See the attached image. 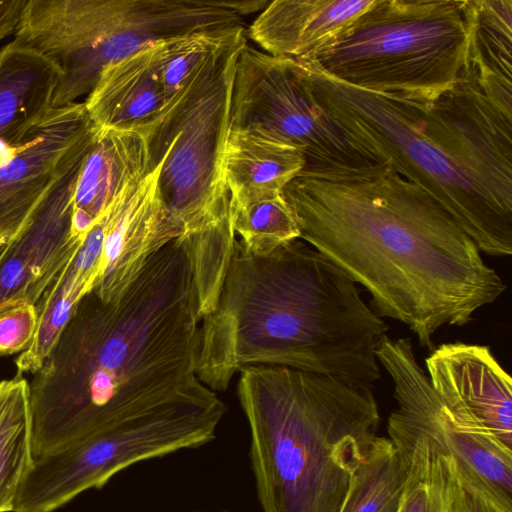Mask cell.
<instances>
[{
  "label": "cell",
  "instance_id": "cell-19",
  "mask_svg": "<svg viewBox=\"0 0 512 512\" xmlns=\"http://www.w3.org/2000/svg\"><path fill=\"white\" fill-rule=\"evenodd\" d=\"M304 167L298 147L257 132L230 130L224 157L230 210L283 193Z\"/></svg>",
  "mask_w": 512,
  "mask_h": 512
},
{
  "label": "cell",
  "instance_id": "cell-25",
  "mask_svg": "<svg viewBox=\"0 0 512 512\" xmlns=\"http://www.w3.org/2000/svg\"><path fill=\"white\" fill-rule=\"evenodd\" d=\"M230 216L239 242L251 254L264 255L299 239L294 214L283 193L231 209Z\"/></svg>",
  "mask_w": 512,
  "mask_h": 512
},
{
  "label": "cell",
  "instance_id": "cell-7",
  "mask_svg": "<svg viewBox=\"0 0 512 512\" xmlns=\"http://www.w3.org/2000/svg\"><path fill=\"white\" fill-rule=\"evenodd\" d=\"M472 28L471 0H374L302 59L348 85L426 102L468 70Z\"/></svg>",
  "mask_w": 512,
  "mask_h": 512
},
{
  "label": "cell",
  "instance_id": "cell-12",
  "mask_svg": "<svg viewBox=\"0 0 512 512\" xmlns=\"http://www.w3.org/2000/svg\"><path fill=\"white\" fill-rule=\"evenodd\" d=\"M99 129L84 103L51 108L16 156L0 167V240L10 241L75 154Z\"/></svg>",
  "mask_w": 512,
  "mask_h": 512
},
{
  "label": "cell",
  "instance_id": "cell-13",
  "mask_svg": "<svg viewBox=\"0 0 512 512\" xmlns=\"http://www.w3.org/2000/svg\"><path fill=\"white\" fill-rule=\"evenodd\" d=\"M160 167L130 184L104 214L101 271L91 290L104 302L119 298L147 260L178 236L158 186Z\"/></svg>",
  "mask_w": 512,
  "mask_h": 512
},
{
  "label": "cell",
  "instance_id": "cell-6",
  "mask_svg": "<svg viewBox=\"0 0 512 512\" xmlns=\"http://www.w3.org/2000/svg\"><path fill=\"white\" fill-rule=\"evenodd\" d=\"M246 34L241 29L205 60L143 132L151 170L161 163L158 186L202 307L216 304L236 241L224 157L235 69Z\"/></svg>",
  "mask_w": 512,
  "mask_h": 512
},
{
  "label": "cell",
  "instance_id": "cell-29",
  "mask_svg": "<svg viewBox=\"0 0 512 512\" xmlns=\"http://www.w3.org/2000/svg\"><path fill=\"white\" fill-rule=\"evenodd\" d=\"M27 0H0V41L14 34Z\"/></svg>",
  "mask_w": 512,
  "mask_h": 512
},
{
  "label": "cell",
  "instance_id": "cell-1",
  "mask_svg": "<svg viewBox=\"0 0 512 512\" xmlns=\"http://www.w3.org/2000/svg\"><path fill=\"white\" fill-rule=\"evenodd\" d=\"M200 320L176 238L116 300L84 295L29 383L33 458L133 408L217 398L196 374Z\"/></svg>",
  "mask_w": 512,
  "mask_h": 512
},
{
  "label": "cell",
  "instance_id": "cell-27",
  "mask_svg": "<svg viewBox=\"0 0 512 512\" xmlns=\"http://www.w3.org/2000/svg\"><path fill=\"white\" fill-rule=\"evenodd\" d=\"M38 324L37 306L20 304L0 312V355L24 351Z\"/></svg>",
  "mask_w": 512,
  "mask_h": 512
},
{
  "label": "cell",
  "instance_id": "cell-3",
  "mask_svg": "<svg viewBox=\"0 0 512 512\" xmlns=\"http://www.w3.org/2000/svg\"><path fill=\"white\" fill-rule=\"evenodd\" d=\"M296 65L354 148L419 186L480 252L512 254V113L485 93L470 63L451 89L426 102L348 85L308 59Z\"/></svg>",
  "mask_w": 512,
  "mask_h": 512
},
{
  "label": "cell",
  "instance_id": "cell-14",
  "mask_svg": "<svg viewBox=\"0 0 512 512\" xmlns=\"http://www.w3.org/2000/svg\"><path fill=\"white\" fill-rule=\"evenodd\" d=\"M434 391L512 448V380L488 346L446 343L426 358Z\"/></svg>",
  "mask_w": 512,
  "mask_h": 512
},
{
  "label": "cell",
  "instance_id": "cell-23",
  "mask_svg": "<svg viewBox=\"0 0 512 512\" xmlns=\"http://www.w3.org/2000/svg\"><path fill=\"white\" fill-rule=\"evenodd\" d=\"M406 458L407 476L398 512H447L455 463L424 435L390 433Z\"/></svg>",
  "mask_w": 512,
  "mask_h": 512
},
{
  "label": "cell",
  "instance_id": "cell-11",
  "mask_svg": "<svg viewBox=\"0 0 512 512\" xmlns=\"http://www.w3.org/2000/svg\"><path fill=\"white\" fill-rule=\"evenodd\" d=\"M94 141L70 160L1 253L0 312L20 304L37 306L82 246L86 237L73 228L74 195L80 170Z\"/></svg>",
  "mask_w": 512,
  "mask_h": 512
},
{
  "label": "cell",
  "instance_id": "cell-8",
  "mask_svg": "<svg viewBox=\"0 0 512 512\" xmlns=\"http://www.w3.org/2000/svg\"><path fill=\"white\" fill-rule=\"evenodd\" d=\"M226 410L217 397L125 411L68 445L33 458L14 512H53L88 489L102 488L135 463L205 445L215 438Z\"/></svg>",
  "mask_w": 512,
  "mask_h": 512
},
{
  "label": "cell",
  "instance_id": "cell-24",
  "mask_svg": "<svg viewBox=\"0 0 512 512\" xmlns=\"http://www.w3.org/2000/svg\"><path fill=\"white\" fill-rule=\"evenodd\" d=\"M407 476L405 455L377 436L355 470L339 512H398Z\"/></svg>",
  "mask_w": 512,
  "mask_h": 512
},
{
  "label": "cell",
  "instance_id": "cell-30",
  "mask_svg": "<svg viewBox=\"0 0 512 512\" xmlns=\"http://www.w3.org/2000/svg\"><path fill=\"white\" fill-rule=\"evenodd\" d=\"M7 246V242H4V241H1L0 240V255L1 253L4 251V249L6 248Z\"/></svg>",
  "mask_w": 512,
  "mask_h": 512
},
{
  "label": "cell",
  "instance_id": "cell-2",
  "mask_svg": "<svg viewBox=\"0 0 512 512\" xmlns=\"http://www.w3.org/2000/svg\"><path fill=\"white\" fill-rule=\"evenodd\" d=\"M283 195L299 239L364 286L379 315L405 324L423 347L506 289L452 216L387 166L335 178L299 173Z\"/></svg>",
  "mask_w": 512,
  "mask_h": 512
},
{
  "label": "cell",
  "instance_id": "cell-28",
  "mask_svg": "<svg viewBox=\"0 0 512 512\" xmlns=\"http://www.w3.org/2000/svg\"><path fill=\"white\" fill-rule=\"evenodd\" d=\"M447 512H500L487 499L460 481L455 473L451 482Z\"/></svg>",
  "mask_w": 512,
  "mask_h": 512
},
{
  "label": "cell",
  "instance_id": "cell-5",
  "mask_svg": "<svg viewBox=\"0 0 512 512\" xmlns=\"http://www.w3.org/2000/svg\"><path fill=\"white\" fill-rule=\"evenodd\" d=\"M263 512H339L377 437L372 386L283 366L239 370Z\"/></svg>",
  "mask_w": 512,
  "mask_h": 512
},
{
  "label": "cell",
  "instance_id": "cell-17",
  "mask_svg": "<svg viewBox=\"0 0 512 512\" xmlns=\"http://www.w3.org/2000/svg\"><path fill=\"white\" fill-rule=\"evenodd\" d=\"M374 0H274L250 25L247 35L266 53L311 56L351 24Z\"/></svg>",
  "mask_w": 512,
  "mask_h": 512
},
{
  "label": "cell",
  "instance_id": "cell-10",
  "mask_svg": "<svg viewBox=\"0 0 512 512\" xmlns=\"http://www.w3.org/2000/svg\"><path fill=\"white\" fill-rule=\"evenodd\" d=\"M376 358L394 383L388 433L424 435L450 455L461 482L500 512H512V448L474 418L447 406L418 364L409 338L381 339Z\"/></svg>",
  "mask_w": 512,
  "mask_h": 512
},
{
  "label": "cell",
  "instance_id": "cell-15",
  "mask_svg": "<svg viewBox=\"0 0 512 512\" xmlns=\"http://www.w3.org/2000/svg\"><path fill=\"white\" fill-rule=\"evenodd\" d=\"M160 41L102 70L83 102L97 128L143 133L159 117L172 97L160 78Z\"/></svg>",
  "mask_w": 512,
  "mask_h": 512
},
{
  "label": "cell",
  "instance_id": "cell-26",
  "mask_svg": "<svg viewBox=\"0 0 512 512\" xmlns=\"http://www.w3.org/2000/svg\"><path fill=\"white\" fill-rule=\"evenodd\" d=\"M244 26L187 33L159 42L158 68L166 90L173 95L185 80Z\"/></svg>",
  "mask_w": 512,
  "mask_h": 512
},
{
  "label": "cell",
  "instance_id": "cell-20",
  "mask_svg": "<svg viewBox=\"0 0 512 512\" xmlns=\"http://www.w3.org/2000/svg\"><path fill=\"white\" fill-rule=\"evenodd\" d=\"M103 239L104 221L100 219L40 299L37 330L16 360L17 374H34L42 367L75 307L93 289L101 271Z\"/></svg>",
  "mask_w": 512,
  "mask_h": 512
},
{
  "label": "cell",
  "instance_id": "cell-22",
  "mask_svg": "<svg viewBox=\"0 0 512 512\" xmlns=\"http://www.w3.org/2000/svg\"><path fill=\"white\" fill-rule=\"evenodd\" d=\"M33 460L29 382L23 375L0 382V512H13Z\"/></svg>",
  "mask_w": 512,
  "mask_h": 512
},
{
  "label": "cell",
  "instance_id": "cell-9",
  "mask_svg": "<svg viewBox=\"0 0 512 512\" xmlns=\"http://www.w3.org/2000/svg\"><path fill=\"white\" fill-rule=\"evenodd\" d=\"M230 130L257 132L302 150L303 174L335 178L376 164L345 138L318 108L295 59L246 45L236 64Z\"/></svg>",
  "mask_w": 512,
  "mask_h": 512
},
{
  "label": "cell",
  "instance_id": "cell-18",
  "mask_svg": "<svg viewBox=\"0 0 512 512\" xmlns=\"http://www.w3.org/2000/svg\"><path fill=\"white\" fill-rule=\"evenodd\" d=\"M59 69L12 41L0 49V141L20 147L52 107Z\"/></svg>",
  "mask_w": 512,
  "mask_h": 512
},
{
  "label": "cell",
  "instance_id": "cell-4",
  "mask_svg": "<svg viewBox=\"0 0 512 512\" xmlns=\"http://www.w3.org/2000/svg\"><path fill=\"white\" fill-rule=\"evenodd\" d=\"M355 284L301 239L264 255L236 239L217 304L200 325L199 380L225 391L240 369L269 365L372 386L388 326Z\"/></svg>",
  "mask_w": 512,
  "mask_h": 512
},
{
  "label": "cell",
  "instance_id": "cell-16",
  "mask_svg": "<svg viewBox=\"0 0 512 512\" xmlns=\"http://www.w3.org/2000/svg\"><path fill=\"white\" fill-rule=\"evenodd\" d=\"M151 171L144 133L99 129L77 180L75 232L85 238L115 199Z\"/></svg>",
  "mask_w": 512,
  "mask_h": 512
},
{
  "label": "cell",
  "instance_id": "cell-21",
  "mask_svg": "<svg viewBox=\"0 0 512 512\" xmlns=\"http://www.w3.org/2000/svg\"><path fill=\"white\" fill-rule=\"evenodd\" d=\"M472 9L470 64L485 93L512 113V0H472Z\"/></svg>",
  "mask_w": 512,
  "mask_h": 512
}]
</instances>
